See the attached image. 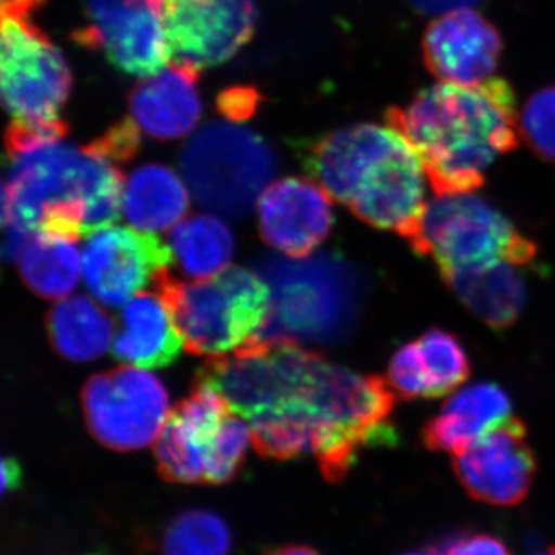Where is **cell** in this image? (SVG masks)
I'll return each instance as SVG.
<instances>
[{
	"mask_svg": "<svg viewBox=\"0 0 555 555\" xmlns=\"http://www.w3.org/2000/svg\"><path fill=\"white\" fill-rule=\"evenodd\" d=\"M13 122L5 133L9 175L3 182V228L35 235L40 219L60 204L86 206L83 236L107 229L122 210L124 175L91 145L76 147Z\"/></svg>",
	"mask_w": 555,
	"mask_h": 555,
	"instance_id": "4",
	"label": "cell"
},
{
	"mask_svg": "<svg viewBox=\"0 0 555 555\" xmlns=\"http://www.w3.org/2000/svg\"><path fill=\"white\" fill-rule=\"evenodd\" d=\"M434 547L438 555H511L499 537L486 532H460Z\"/></svg>",
	"mask_w": 555,
	"mask_h": 555,
	"instance_id": "31",
	"label": "cell"
},
{
	"mask_svg": "<svg viewBox=\"0 0 555 555\" xmlns=\"http://www.w3.org/2000/svg\"><path fill=\"white\" fill-rule=\"evenodd\" d=\"M189 190L181 178L163 164H145L124 185V217L141 232L158 233L175 228L189 210Z\"/></svg>",
	"mask_w": 555,
	"mask_h": 555,
	"instance_id": "22",
	"label": "cell"
},
{
	"mask_svg": "<svg viewBox=\"0 0 555 555\" xmlns=\"http://www.w3.org/2000/svg\"><path fill=\"white\" fill-rule=\"evenodd\" d=\"M51 346L76 363L98 360L115 341V324L89 297L64 298L47 318Z\"/></svg>",
	"mask_w": 555,
	"mask_h": 555,
	"instance_id": "23",
	"label": "cell"
},
{
	"mask_svg": "<svg viewBox=\"0 0 555 555\" xmlns=\"http://www.w3.org/2000/svg\"><path fill=\"white\" fill-rule=\"evenodd\" d=\"M82 404L91 436L119 452L156 443L170 415L166 387L138 367L94 375L83 387Z\"/></svg>",
	"mask_w": 555,
	"mask_h": 555,
	"instance_id": "11",
	"label": "cell"
},
{
	"mask_svg": "<svg viewBox=\"0 0 555 555\" xmlns=\"http://www.w3.org/2000/svg\"><path fill=\"white\" fill-rule=\"evenodd\" d=\"M266 555H321L315 550L309 546L301 545H288L276 547V550L270 551Z\"/></svg>",
	"mask_w": 555,
	"mask_h": 555,
	"instance_id": "36",
	"label": "cell"
},
{
	"mask_svg": "<svg viewBox=\"0 0 555 555\" xmlns=\"http://www.w3.org/2000/svg\"><path fill=\"white\" fill-rule=\"evenodd\" d=\"M259 232L287 258H308L334 225L331 195L305 178L273 182L258 203Z\"/></svg>",
	"mask_w": 555,
	"mask_h": 555,
	"instance_id": "16",
	"label": "cell"
},
{
	"mask_svg": "<svg viewBox=\"0 0 555 555\" xmlns=\"http://www.w3.org/2000/svg\"><path fill=\"white\" fill-rule=\"evenodd\" d=\"M46 0H2V13L31 16Z\"/></svg>",
	"mask_w": 555,
	"mask_h": 555,
	"instance_id": "35",
	"label": "cell"
},
{
	"mask_svg": "<svg viewBox=\"0 0 555 555\" xmlns=\"http://www.w3.org/2000/svg\"><path fill=\"white\" fill-rule=\"evenodd\" d=\"M429 398L448 396L469 378L470 363L465 346L451 332L430 328L418 339Z\"/></svg>",
	"mask_w": 555,
	"mask_h": 555,
	"instance_id": "27",
	"label": "cell"
},
{
	"mask_svg": "<svg viewBox=\"0 0 555 555\" xmlns=\"http://www.w3.org/2000/svg\"><path fill=\"white\" fill-rule=\"evenodd\" d=\"M250 443L246 420L217 390L195 383L156 440L159 476L170 483H229L238 476Z\"/></svg>",
	"mask_w": 555,
	"mask_h": 555,
	"instance_id": "7",
	"label": "cell"
},
{
	"mask_svg": "<svg viewBox=\"0 0 555 555\" xmlns=\"http://www.w3.org/2000/svg\"><path fill=\"white\" fill-rule=\"evenodd\" d=\"M518 130L539 158L555 160V87L535 91L526 101Z\"/></svg>",
	"mask_w": 555,
	"mask_h": 555,
	"instance_id": "28",
	"label": "cell"
},
{
	"mask_svg": "<svg viewBox=\"0 0 555 555\" xmlns=\"http://www.w3.org/2000/svg\"><path fill=\"white\" fill-rule=\"evenodd\" d=\"M232 534L218 514L207 509H188L178 514L160 542L163 555H229Z\"/></svg>",
	"mask_w": 555,
	"mask_h": 555,
	"instance_id": "26",
	"label": "cell"
},
{
	"mask_svg": "<svg viewBox=\"0 0 555 555\" xmlns=\"http://www.w3.org/2000/svg\"><path fill=\"white\" fill-rule=\"evenodd\" d=\"M173 255L155 233L107 228L90 235L83 250V280L94 298L116 308L137 297L170 264Z\"/></svg>",
	"mask_w": 555,
	"mask_h": 555,
	"instance_id": "15",
	"label": "cell"
},
{
	"mask_svg": "<svg viewBox=\"0 0 555 555\" xmlns=\"http://www.w3.org/2000/svg\"><path fill=\"white\" fill-rule=\"evenodd\" d=\"M259 270L272 297L262 339L326 345L346 337L356 326L364 283L345 258L332 254L273 258Z\"/></svg>",
	"mask_w": 555,
	"mask_h": 555,
	"instance_id": "5",
	"label": "cell"
},
{
	"mask_svg": "<svg viewBox=\"0 0 555 555\" xmlns=\"http://www.w3.org/2000/svg\"><path fill=\"white\" fill-rule=\"evenodd\" d=\"M460 485L477 502L516 506L531 491L537 473L528 429L520 418H507L452 462Z\"/></svg>",
	"mask_w": 555,
	"mask_h": 555,
	"instance_id": "14",
	"label": "cell"
},
{
	"mask_svg": "<svg viewBox=\"0 0 555 555\" xmlns=\"http://www.w3.org/2000/svg\"><path fill=\"white\" fill-rule=\"evenodd\" d=\"M181 167L201 206L235 218L248 214L264 193L276 158L254 131L214 122L185 144Z\"/></svg>",
	"mask_w": 555,
	"mask_h": 555,
	"instance_id": "10",
	"label": "cell"
},
{
	"mask_svg": "<svg viewBox=\"0 0 555 555\" xmlns=\"http://www.w3.org/2000/svg\"><path fill=\"white\" fill-rule=\"evenodd\" d=\"M259 105V93L248 87H233L222 91L218 98V108L225 118L241 122L255 115Z\"/></svg>",
	"mask_w": 555,
	"mask_h": 555,
	"instance_id": "32",
	"label": "cell"
},
{
	"mask_svg": "<svg viewBox=\"0 0 555 555\" xmlns=\"http://www.w3.org/2000/svg\"><path fill=\"white\" fill-rule=\"evenodd\" d=\"M21 466L17 465L16 460L10 459V456H3L2 460V492L9 494L10 491H14L17 485L21 483Z\"/></svg>",
	"mask_w": 555,
	"mask_h": 555,
	"instance_id": "34",
	"label": "cell"
},
{
	"mask_svg": "<svg viewBox=\"0 0 555 555\" xmlns=\"http://www.w3.org/2000/svg\"><path fill=\"white\" fill-rule=\"evenodd\" d=\"M425 60L440 82L478 86L494 79L502 38L494 25L474 9L441 14L423 40Z\"/></svg>",
	"mask_w": 555,
	"mask_h": 555,
	"instance_id": "17",
	"label": "cell"
},
{
	"mask_svg": "<svg viewBox=\"0 0 555 555\" xmlns=\"http://www.w3.org/2000/svg\"><path fill=\"white\" fill-rule=\"evenodd\" d=\"M78 241L40 230L31 236L17 266L22 280L36 295L64 299L75 291L83 269Z\"/></svg>",
	"mask_w": 555,
	"mask_h": 555,
	"instance_id": "24",
	"label": "cell"
},
{
	"mask_svg": "<svg viewBox=\"0 0 555 555\" xmlns=\"http://www.w3.org/2000/svg\"><path fill=\"white\" fill-rule=\"evenodd\" d=\"M201 69L175 64L131 91V115L139 129L158 139L188 137L203 113L198 90Z\"/></svg>",
	"mask_w": 555,
	"mask_h": 555,
	"instance_id": "18",
	"label": "cell"
},
{
	"mask_svg": "<svg viewBox=\"0 0 555 555\" xmlns=\"http://www.w3.org/2000/svg\"><path fill=\"white\" fill-rule=\"evenodd\" d=\"M403 555H438L436 547H429V550L425 551H415V553H408Z\"/></svg>",
	"mask_w": 555,
	"mask_h": 555,
	"instance_id": "37",
	"label": "cell"
},
{
	"mask_svg": "<svg viewBox=\"0 0 555 555\" xmlns=\"http://www.w3.org/2000/svg\"><path fill=\"white\" fill-rule=\"evenodd\" d=\"M2 101L13 122L50 138H64L61 118L72 90L67 61L31 16L2 13Z\"/></svg>",
	"mask_w": 555,
	"mask_h": 555,
	"instance_id": "9",
	"label": "cell"
},
{
	"mask_svg": "<svg viewBox=\"0 0 555 555\" xmlns=\"http://www.w3.org/2000/svg\"><path fill=\"white\" fill-rule=\"evenodd\" d=\"M169 247L182 272L201 281L229 269L235 240L222 219L201 214L170 230Z\"/></svg>",
	"mask_w": 555,
	"mask_h": 555,
	"instance_id": "25",
	"label": "cell"
},
{
	"mask_svg": "<svg viewBox=\"0 0 555 555\" xmlns=\"http://www.w3.org/2000/svg\"><path fill=\"white\" fill-rule=\"evenodd\" d=\"M164 25L177 64L215 67L254 38L257 7L255 0H167Z\"/></svg>",
	"mask_w": 555,
	"mask_h": 555,
	"instance_id": "13",
	"label": "cell"
},
{
	"mask_svg": "<svg viewBox=\"0 0 555 555\" xmlns=\"http://www.w3.org/2000/svg\"><path fill=\"white\" fill-rule=\"evenodd\" d=\"M153 284L192 356H232L261 341L272 297L259 273L229 268L208 280L182 283L166 269Z\"/></svg>",
	"mask_w": 555,
	"mask_h": 555,
	"instance_id": "6",
	"label": "cell"
},
{
	"mask_svg": "<svg viewBox=\"0 0 555 555\" xmlns=\"http://www.w3.org/2000/svg\"><path fill=\"white\" fill-rule=\"evenodd\" d=\"M182 346L184 339L159 292L137 295L124 305L113 341L116 360L142 369L166 367L177 360Z\"/></svg>",
	"mask_w": 555,
	"mask_h": 555,
	"instance_id": "20",
	"label": "cell"
},
{
	"mask_svg": "<svg viewBox=\"0 0 555 555\" xmlns=\"http://www.w3.org/2000/svg\"><path fill=\"white\" fill-rule=\"evenodd\" d=\"M408 243L416 255L436 262L443 281L502 262L529 269L537 259L535 244L474 192L427 203Z\"/></svg>",
	"mask_w": 555,
	"mask_h": 555,
	"instance_id": "8",
	"label": "cell"
},
{
	"mask_svg": "<svg viewBox=\"0 0 555 555\" xmlns=\"http://www.w3.org/2000/svg\"><path fill=\"white\" fill-rule=\"evenodd\" d=\"M89 24L73 33V40L102 50L127 75L152 78L169 67L173 53L164 7L156 0H86Z\"/></svg>",
	"mask_w": 555,
	"mask_h": 555,
	"instance_id": "12",
	"label": "cell"
},
{
	"mask_svg": "<svg viewBox=\"0 0 555 555\" xmlns=\"http://www.w3.org/2000/svg\"><path fill=\"white\" fill-rule=\"evenodd\" d=\"M305 167L331 198L372 228L404 240L425 211L426 171L418 153L390 126L356 124L310 145Z\"/></svg>",
	"mask_w": 555,
	"mask_h": 555,
	"instance_id": "3",
	"label": "cell"
},
{
	"mask_svg": "<svg viewBox=\"0 0 555 555\" xmlns=\"http://www.w3.org/2000/svg\"><path fill=\"white\" fill-rule=\"evenodd\" d=\"M534 555H555V545H551L550 547H546L545 551H542V553Z\"/></svg>",
	"mask_w": 555,
	"mask_h": 555,
	"instance_id": "38",
	"label": "cell"
},
{
	"mask_svg": "<svg viewBox=\"0 0 555 555\" xmlns=\"http://www.w3.org/2000/svg\"><path fill=\"white\" fill-rule=\"evenodd\" d=\"M513 403L494 383H477L454 393L423 427V444L456 455L511 418Z\"/></svg>",
	"mask_w": 555,
	"mask_h": 555,
	"instance_id": "19",
	"label": "cell"
},
{
	"mask_svg": "<svg viewBox=\"0 0 555 555\" xmlns=\"http://www.w3.org/2000/svg\"><path fill=\"white\" fill-rule=\"evenodd\" d=\"M408 2L422 13L441 16L456 10L474 9L481 0H408Z\"/></svg>",
	"mask_w": 555,
	"mask_h": 555,
	"instance_id": "33",
	"label": "cell"
},
{
	"mask_svg": "<svg viewBox=\"0 0 555 555\" xmlns=\"http://www.w3.org/2000/svg\"><path fill=\"white\" fill-rule=\"evenodd\" d=\"M397 396L385 378L361 375L298 347L275 406L248 423L262 456L312 454L328 483L345 480L363 449L392 444Z\"/></svg>",
	"mask_w": 555,
	"mask_h": 555,
	"instance_id": "1",
	"label": "cell"
},
{
	"mask_svg": "<svg viewBox=\"0 0 555 555\" xmlns=\"http://www.w3.org/2000/svg\"><path fill=\"white\" fill-rule=\"evenodd\" d=\"M520 266L502 264L470 270L448 278L444 283L470 312L489 327L505 331L520 317L528 288Z\"/></svg>",
	"mask_w": 555,
	"mask_h": 555,
	"instance_id": "21",
	"label": "cell"
},
{
	"mask_svg": "<svg viewBox=\"0 0 555 555\" xmlns=\"http://www.w3.org/2000/svg\"><path fill=\"white\" fill-rule=\"evenodd\" d=\"M138 124L129 118L109 127L102 137L90 142L91 147L115 164L127 163L137 156L139 142Z\"/></svg>",
	"mask_w": 555,
	"mask_h": 555,
	"instance_id": "30",
	"label": "cell"
},
{
	"mask_svg": "<svg viewBox=\"0 0 555 555\" xmlns=\"http://www.w3.org/2000/svg\"><path fill=\"white\" fill-rule=\"evenodd\" d=\"M411 142L438 196L473 193L496 159L516 149V98L503 79L440 82L387 115Z\"/></svg>",
	"mask_w": 555,
	"mask_h": 555,
	"instance_id": "2",
	"label": "cell"
},
{
	"mask_svg": "<svg viewBox=\"0 0 555 555\" xmlns=\"http://www.w3.org/2000/svg\"><path fill=\"white\" fill-rule=\"evenodd\" d=\"M389 386L397 397L403 400H416V398H429V387L425 371L422 366L418 345L415 341L401 346L393 353L389 363Z\"/></svg>",
	"mask_w": 555,
	"mask_h": 555,
	"instance_id": "29",
	"label": "cell"
},
{
	"mask_svg": "<svg viewBox=\"0 0 555 555\" xmlns=\"http://www.w3.org/2000/svg\"><path fill=\"white\" fill-rule=\"evenodd\" d=\"M156 2H158L160 7H166L167 0H156Z\"/></svg>",
	"mask_w": 555,
	"mask_h": 555,
	"instance_id": "39",
	"label": "cell"
}]
</instances>
